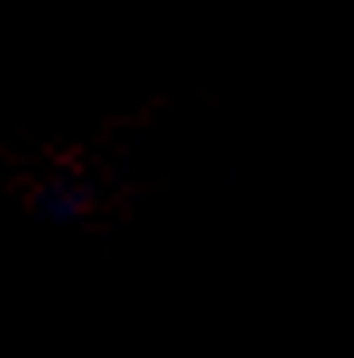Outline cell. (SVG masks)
Returning <instances> with one entry per match:
<instances>
[{"mask_svg": "<svg viewBox=\"0 0 354 358\" xmlns=\"http://www.w3.org/2000/svg\"><path fill=\"white\" fill-rule=\"evenodd\" d=\"M93 213V189L73 175H54L34 189V218L49 228H73Z\"/></svg>", "mask_w": 354, "mask_h": 358, "instance_id": "1", "label": "cell"}]
</instances>
